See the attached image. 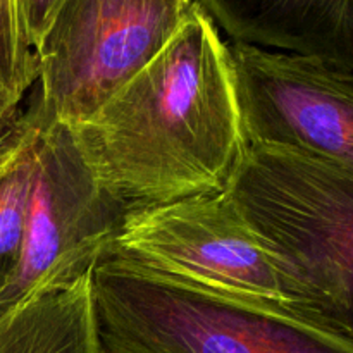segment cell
<instances>
[{
	"instance_id": "3",
	"label": "cell",
	"mask_w": 353,
	"mask_h": 353,
	"mask_svg": "<svg viewBox=\"0 0 353 353\" xmlns=\"http://www.w3.org/2000/svg\"><path fill=\"white\" fill-rule=\"evenodd\" d=\"M245 219L293 269L314 324L353 341V174L248 143L228 185Z\"/></svg>"
},
{
	"instance_id": "7",
	"label": "cell",
	"mask_w": 353,
	"mask_h": 353,
	"mask_svg": "<svg viewBox=\"0 0 353 353\" xmlns=\"http://www.w3.org/2000/svg\"><path fill=\"white\" fill-rule=\"evenodd\" d=\"M230 54L248 143L309 155L353 174V74L234 41Z\"/></svg>"
},
{
	"instance_id": "4",
	"label": "cell",
	"mask_w": 353,
	"mask_h": 353,
	"mask_svg": "<svg viewBox=\"0 0 353 353\" xmlns=\"http://www.w3.org/2000/svg\"><path fill=\"white\" fill-rule=\"evenodd\" d=\"M105 259L310 321L293 269L245 219L228 190L130 210Z\"/></svg>"
},
{
	"instance_id": "12",
	"label": "cell",
	"mask_w": 353,
	"mask_h": 353,
	"mask_svg": "<svg viewBox=\"0 0 353 353\" xmlns=\"http://www.w3.org/2000/svg\"><path fill=\"white\" fill-rule=\"evenodd\" d=\"M62 2L64 0H17L24 34L33 52L37 50L41 38L47 33Z\"/></svg>"
},
{
	"instance_id": "5",
	"label": "cell",
	"mask_w": 353,
	"mask_h": 353,
	"mask_svg": "<svg viewBox=\"0 0 353 353\" xmlns=\"http://www.w3.org/2000/svg\"><path fill=\"white\" fill-rule=\"evenodd\" d=\"M195 0H64L34 50L28 110L41 128L76 126L168 45Z\"/></svg>"
},
{
	"instance_id": "9",
	"label": "cell",
	"mask_w": 353,
	"mask_h": 353,
	"mask_svg": "<svg viewBox=\"0 0 353 353\" xmlns=\"http://www.w3.org/2000/svg\"><path fill=\"white\" fill-rule=\"evenodd\" d=\"M92 274L0 309V353H103Z\"/></svg>"
},
{
	"instance_id": "10",
	"label": "cell",
	"mask_w": 353,
	"mask_h": 353,
	"mask_svg": "<svg viewBox=\"0 0 353 353\" xmlns=\"http://www.w3.org/2000/svg\"><path fill=\"white\" fill-rule=\"evenodd\" d=\"M40 130L26 109L0 141V295L12 281L23 254Z\"/></svg>"
},
{
	"instance_id": "11",
	"label": "cell",
	"mask_w": 353,
	"mask_h": 353,
	"mask_svg": "<svg viewBox=\"0 0 353 353\" xmlns=\"http://www.w3.org/2000/svg\"><path fill=\"white\" fill-rule=\"evenodd\" d=\"M0 78L21 102L38 78L37 57L24 34L17 0H0Z\"/></svg>"
},
{
	"instance_id": "13",
	"label": "cell",
	"mask_w": 353,
	"mask_h": 353,
	"mask_svg": "<svg viewBox=\"0 0 353 353\" xmlns=\"http://www.w3.org/2000/svg\"><path fill=\"white\" fill-rule=\"evenodd\" d=\"M21 100L10 92L6 83L0 78V141L7 134V131L12 128L16 119L19 117Z\"/></svg>"
},
{
	"instance_id": "8",
	"label": "cell",
	"mask_w": 353,
	"mask_h": 353,
	"mask_svg": "<svg viewBox=\"0 0 353 353\" xmlns=\"http://www.w3.org/2000/svg\"><path fill=\"white\" fill-rule=\"evenodd\" d=\"M234 43L303 55L353 74V0H195Z\"/></svg>"
},
{
	"instance_id": "2",
	"label": "cell",
	"mask_w": 353,
	"mask_h": 353,
	"mask_svg": "<svg viewBox=\"0 0 353 353\" xmlns=\"http://www.w3.org/2000/svg\"><path fill=\"white\" fill-rule=\"evenodd\" d=\"M103 353H353V341L276 307L105 259L92 274Z\"/></svg>"
},
{
	"instance_id": "6",
	"label": "cell",
	"mask_w": 353,
	"mask_h": 353,
	"mask_svg": "<svg viewBox=\"0 0 353 353\" xmlns=\"http://www.w3.org/2000/svg\"><path fill=\"white\" fill-rule=\"evenodd\" d=\"M128 210L99 183L69 124L41 128L19 265L0 309L65 288L105 259Z\"/></svg>"
},
{
	"instance_id": "1",
	"label": "cell",
	"mask_w": 353,
	"mask_h": 353,
	"mask_svg": "<svg viewBox=\"0 0 353 353\" xmlns=\"http://www.w3.org/2000/svg\"><path fill=\"white\" fill-rule=\"evenodd\" d=\"M71 128L95 178L128 212L226 192L248 145L230 41L195 2L168 45Z\"/></svg>"
}]
</instances>
